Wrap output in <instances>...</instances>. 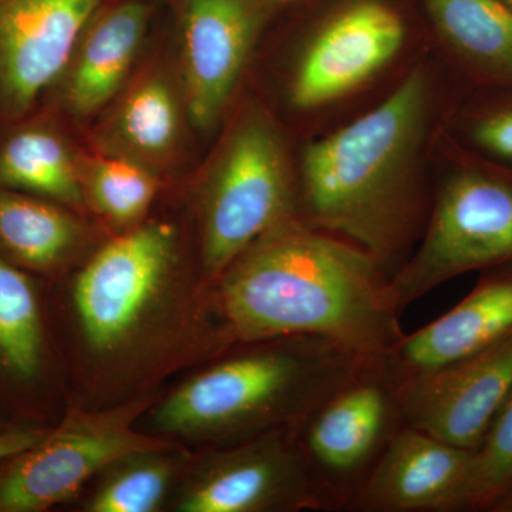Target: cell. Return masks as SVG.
Here are the masks:
<instances>
[{
	"label": "cell",
	"mask_w": 512,
	"mask_h": 512,
	"mask_svg": "<svg viewBox=\"0 0 512 512\" xmlns=\"http://www.w3.org/2000/svg\"><path fill=\"white\" fill-rule=\"evenodd\" d=\"M150 13L146 0L101 2L62 77L64 99L74 114H92L119 92L143 42Z\"/></svg>",
	"instance_id": "16"
},
{
	"label": "cell",
	"mask_w": 512,
	"mask_h": 512,
	"mask_svg": "<svg viewBox=\"0 0 512 512\" xmlns=\"http://www.w3.org/2000/svg\"><path fill=\"white\" fill-rule=\"evenodd\" d=\"M451 151L419 244L393 278L403 311L451 279L512 264V165Z\"/></svg>",
	"instance_id": "4"
},
{
	"label": "cell",
	"mask_w": 512,
	"mask_h": 512,
	"mask_svg": "<svg viewBox=\"0 0 512 512\" xmlns=\"http://www.w3.org/2000/svg\"><path fill=\"white\" fill-rule=\"evenodd\" d=\"M47 430L39 427H8L0 431V463L18 456L23 451L39 443L46 436Z\"/></svg>",
	"instance_id": "26"
},
{
	"label": "cell",
	"mask_w": 512,
	"mask_h": 512,
	"mask_svg": "<svg viewBox=\"0 0 512 512\" xmlns=\"http://www.w3.org/2000/svg\"><path fill=\"white\" fill-rule=\"evenodd\" d=\"M187 512L325 511L291 429L242 440L214 457L185 497Z\"/></svg>",
	"instance_id": "13"
},
{
	"label": "cell",
	"mask_w": 512,
	"mask_h": 512,
	"mask_svg": "<svg viewBox=\"0 0 512 512\" xmlns=\"http://www.w3.org/2000/svg\"><path fill=\"white\" fill-rule=\"evenodd\" d=\"M42 311L28 275L0 254V380L29 386L43 366Z\"/></svg>",
	"instance_id": "20"
},
{
	"label": "cell",
	"mask_w": 512,
	"mask_h": 512,
	"mask_svg": "<svg viewBox=\"0 0 512 512\" xmlns=\"http://www.w3.org/2000/svg\"><path fill=\"white\" fill-rule=\"evenodd\" d=\"M87 165L93 200L113 221L137 220L156 197V178L144 164L114 154L94 158Z\"/></svg>",
	"instance_id": "22"
},
{
	"label": "cell",
	"mask_w": 512,
	"mask_h": 512,
	"mask_svg": "<svg viewBox=\"0 0 512 512\" xmlns=\"http://www.w3.org/2000/svg\"><path fill=\"white\" fill-rule=\"evenodd\" d=\"M157 447L110 421L69 420L0 463V512L45 511L69 500L103 468Z\"/></svg>",
	"instance_id": "9"
},
{
	"label": "cell",
	"mask_w": 512,
	"mask_h": 512,
	"mask_svg": "<svg viewBox=\"0 0 512 512\" xmlns=\"http://www.w3.org/2000/svg\"><path fill=\"white\" fill-rule=\"evenodd\" d=\"M500 2L507 6L508 9L512 10V0H500Z\"/></svg>",
	"instance_id": "28"
},
{
	"label": "cell",
	"mask_w": 512,
	"mask_h": 512,
	"mask_svg": "<svg viewBox=\"0 0 512 512\" xmlns=\"http://www.w3.org/2000/svg\"><path fill=\"white\" fill-rule=\"evenodd\" d=\"M419 2L468 80L487 90H512V10L500 0Z\"/></svg>",
	"instance_id": "17"
},
{
	"label": "cell",
	"mask_w": 512,
	"mask_h": 512,
	"mask_svg": "<svg viewBox=\"0 0 512 512\" xmlns=\"http://www.w3.org/2000/svg\"><path fill=\"white\" fill-rule=\"evenodd\" d=\"M474 451L403 427L350 501V512H463Z\"/></svg>",
	"instance_id": "14"
},
{
	"label": "cell",
	"mask_w": 512,
	"mask_h": 512,
	"mask_svg": "<svg viewBox=\"0 0 512 512\" xmlns=\"http://www.w3.org/2000/svg\"><path fill=\"white\" fill-rule=\"evenodd\" d=\"M8 429V427H0V431Z\"/></svg>",
	"instance_id": "29"
},
{
	"label": "cell",
	"mask_w": 512,
	"mask_h": 512,
	"mask_svg": "<svg viewBox=\"0 0 512 512\" xmlns=\"http://www.w3.org/2000/svg\"><path fill=\"white\" fill-rule=\"evenodd\" d=\"M512 481V392L474 451L463 512H487Z\"/></svg>",
	"instance_id": "23"
},
{
	"label": "cell",
	"mask_w": 512,
	"mask_h": 512,
	"mask_svg": "<svg viewBox=\"0 0 512 512\" xmlns=\"http://www.w3.org/2000/svg\"><path fill=\"white\" fill-rule=\"evenodd\" d=\"M406 40L396 0H335L303 43L289 84L292 106L309 113L348 99L396 60Z\"/></svg>",
	"instance_id": "7"
},
{
	"label": "cell",
	"mask_w": 512,
	"mask_h": 512,
	"mask_svg": "<svg viewBox=\"0 0 512 512\" xmlns=\"http://www.w3.org/2000/svg\"><path fill=\"white\" fill-rule=\"evenodd\" d=\"M487 512H512V481L505 487L503 493L495 498Z\"/></svg>",
	"instance_id": "27"
},
{
	"label": "cell",
	"mask_w": 512,
	"mask_h": 512,
	"mask_svg": "<svg viewBox=\"0 0 512 512\" xmlns=\"http://www.w3.org/2000/svg\"><path fill=\"white\" fill-rule=\"evenodd\" d=\"M174 249L170 225H144L111 241L84 268L74 305L94 349L113 350L133 332L163 285Z\"/></svg>",
	"instance_id": "10"
},
{
	"label": "cell",
	"mask_w": 512,
	"mask_h": 512,
	"mask_svg": "<svg viewBox=\"0 0 512 512\" xmlns=\"http://www.w3.org/2000/svg\"><path fill=\"white\" fill-rule=\"evenodd\" d=\"M406 426L402 384L369 357L293 426L292 436L325 511H346L390 441Z\"/></svg>",
	"instance_id": "6"
},
{
	"label": "cell",
	"mask_w": 512,
	"mask_h": 512,
	"mask_svg": "<svg viewBox=\"0 0 512 512\" xmlns=\"http://www.w3.org/2000/svg\"><path fill=\"white\" fill-rule=\"evenodd\" d=\"M170 468L161 463H140L126 468L101 488L90 510L94 512H150L163 500Z\"/></svg>",
	"instance_id": "24"
},
{
	"label": "cell",
	"mask_w": 512,
	"mask_h": 512,
	"mask_svg": "<svg viewBox=\"0 0 512 512\" xmlns=\"http://www.w3.org/2000/svg\"><path fill=\"white\" fill-rule=\"evenodd\" d=\"M123 157L147 165L164 160L177 146L180 116L171 87L158 74L138 80L121 101L113 121Z\"/></svg>",
	"instance_id": "21"
},
{
	"label": "cell",
	"mask_w": 512,
	"mask_h": 512,
	"mask_svg": "<svg viewBox=\"0 0 512 512\" xmlns=\"http://www.w3.org/2000/svg\"><path fill=\"white\" fill-rule=\"evenodd\" d=\"M433 83L417 66L372 110L309 144L299 168V220L365 249L392 278L419 244L433 204L423 165Z\"/></svg>",
	"instance_id": "1"
},
{
	"label": "cell",
	"mask_w": 512,
	"mask_h": 512,
	"mask_svg": "<svg viewBox=\"0 0 512 512\" xmlns=\"http://www.w3.org/2000/svg\"><path fill=\"white\" fill-rule=\"evenodd\" d=\"M512 336V264L480 271L454 308L380 356L400 383L474 355Z\"/></svg>",
	"instance_id": "15"
},
{
	"label": "cell",
	"mask_w": 512,
	"mask_h": 512,
	"mask_svg": "<svg viewBox=\"0 0 512 512\" xmlns=\"http://www.w3.org/2000/svg\"><path fill=\"white\" fill-rule=\"evenodd\" d=\"M76 224L45 198L0 188V254L13 265L47 271L72 249Z\"/></svg>",
	"instance_id": "19"
},
{
	"label": "cell",
	"mask_w": 512,
	"mask_h": 512,
	"mask_svg": "<svg viewBox=\"0 0 512 512\" xmlns=\"http://www.w3.org/2000/svg\"><path fill=\"white\" fill-rule=\"evenodd\" d=\"M301 0H183L185 97L194 123L211 128L227 107L252 46L276 13Z\"/></svg>",
	"instance_id": "11"
},
{
	"label": "cell",
	"mask_w": 512,
	"mask_h": 512,
	"mask_svg": "<svg viewBox=\"0 0 512 512\" xmlns=\"http://www.w3.org/2000/svg\"><path fill=\"white\" fill-rule=\"evenodd\" d=\"M255 345L181 387L158 412V426L225 441L292 429L369 359L315 336Z\"/></svg>",
	"instance_id": "3"
},
{
	"label": "cell",
	"mask_w": 512,
	"mask_h": 512,
	"mask_svg": "<svg viewBox=\"0 0 512 512\" xmlns=\"http://www.w3.org/2000/svg\"><path fill=\"white\" fill-rule=\"evenodd\" d=\"M400 384L406 424L476 451L512 392V336Z\"/></svg>",
	"instance_id": "12"
},
{
	"label": "cell",
	"mask_w": 512,
	"mask_h": 512,
	"mask_svg": "<svg viewBox=\"0 0 512 512\" xmlns=\"http://www.w3.org/2000/svg\"><path fill=\"white\" fill-rule=\"evenodd\" d=\"M0 136V188L76 204L82 198L79 170L66 141L45 121L9 124Z\"/></svg>",
	"instance_id": "18"
},
{
	"label": "cell",
	"mask_w": 512,
	"mask_h": 512,
	"mask_svg": "<svg viewBox=\"0 0 512 512\" xmlns=\"http://www.w3.org/2000/svg\"><path fill=\"white\" fill-rule=\"evenodd\" d=\"M218 306L238 342L315 336L379 357L404 338L393 278L346 239L293 217L220 276Z\"/></svg>",
	"instance_id": "2"
},
{
	"label": "cell",
	"mask_w": 512,
	"mask_h": 512,
	"mask_svg": "<svg viewBox=\"0 0 512 512\" xmlns=\"http://www.w3.org/2000/svg\"><path fill=\"white\" fill-rule=\"evenodd\" d=\"M298 177L274 120L248 107L228 131L204 201V265L220 278L256 241L298 217Z\"/></svg>",
	"instance_id": "5"
},
{
	"label": "cell",
	"mask_w": 512,
	"mask_h": 512,
	"mask_svg": "<svg viewBox=\"0 0 512 512\" xmlns=\"http://www.w3.org/2000/svg\"><path fill=\"white\" fill-rule=\"evenodd\" d=\"M505 94L478 103L468 116L466 133L473 151L512 165V90Z\"/></svg>",
	"instance_id": "25"
},
{
	"label": "cell",
	"mask_w": 512,
	"mask_h": 512,
	"mask_svg": "<svg viewBox=\"0 0 512 512\" xmlns=\"http://www.w3.org/2000/svg\"><path fill=\"white\" fill-rule=\"evenodd\" d=\"M103 0H0V128L62 79Z\"/></svg>",
	"instance_id": "8"
}]
</instances>
